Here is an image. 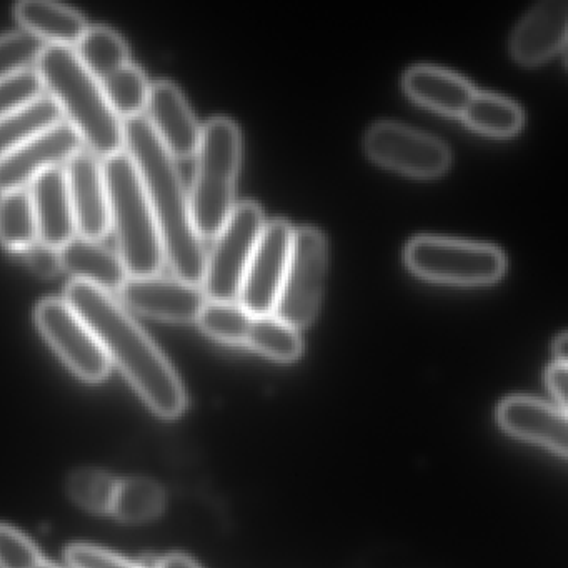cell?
Wrapping results in <instances>:
<instances>
[{"label": "cell", "mask_w": 568, "mask_h": 568, "mask_svg": "<svg viewBox=\"0 0 568 568\" xmlns=\"http://www.w3.org/2000/svg\"><path fill=\"white\" fill-rule=\"evenodd\" d=\"M165 507V494L158 481L134 477L118 481L111 515L125 524L154 520Z\"/></svg>", "instance_id": "cell-27"}, {"label": "cell", "mask_w": 568, "mask_h": 568, "mask_svg": "<svg viewBox=\"0 0 568 568\" xmlns=\"http://www.w3.org/2000/svg\"><path fill=\"white\" fill-rule=\"evenodd\" d=\"M64 172L79 235L101 241L111 231L109 192L101 159L89 151L78 152Z\"/></svg>", "instance_id": "cell-14"}, {"label": "cell", "mask_w": 568, "mask_h": 568, "mask_svg": "<svg viewBox=\"0 0 568 568\" xmlns=\"http://www.w3.org/2000/svg\"><path fill=\"white\" fill-rule=\"evenodd\" d=\"M497 420L520 440L550 448L567 457V412L531 397H510L498 405Z\"/></svg>", "instance_id": "cell-16"}, {"label": "cell", "mask_w": 568, "mask_h": 568, "mask_svg": "<svg viewBox=\"0 0 568 568\" xmlns=\"http://www.w3.org/2000/svg\"><path fill=\"white\" fill-rule=\"evenodd\" d=\"M81 148V138L65 121L39 132L0 161V194L28 189L42 172L68 164Z\"/></svg>", "instance_id": "cell-12"}, {"label": "cell", "mask_w": 568, "mask_h": 568, "mask_svg": "<svg viewBox=\"0 0 568 568\" xmlns=\"http://www.w3.org/2000/svg\"><path fill=\"white\" fill-rule=\"evenodd\" d=\"M367 154L378 164L414 178H437L450 165V151L440 139L398 122L382 121L365 135Z\"/></svg>", "instance_id": "cell-10"}, {"label": "cell", "mask_w": 568, "mask_h": 568, "mask_svg": "<svg viewBox=\"0 0 568 568\" xmlns=\"http://www.w3.org/2000/svg\"><path fill=\"white\" fill-rule=\"evenodd\" d=\"M554 355H555V362H560V364H567V357H568L567 332H561V334H558L557 337H555Z\"/></svg>", "instance_id": "cell-38"}, {"label": "cell", "mask_w": 568, "mask_h": 568, "mask_svg": "<svg viewBox=\"0 0 568 568\" xmlns=\"http://www.w3.org/2000/svg\"><path fill=\"white\" fill-rule=\"evenodd\" d=\"M101 88L112 112L122 122L141 118L142 112L148 108L151 84L142 69L132 62L109 75L105 81L101 82Z\"/></svg>", "instance_id": "cell-28"}, {"label": "cell", "mask_w": 568, "mask_h": 568, "mask_svg": "<svg viewBox=\"0 0 568 568\" xmlns=\"http://www.w3.org/2000/svg\"><path fill=\"white\" fill-rule=\"evenodd\" d=\"M42 561L41 551L28 535L0 524V568H36Z\"/></svg>", "instance_id": "cell-32"}, {"label": "cell", "mask_w": 568, "mask_h": 568, "mask_svg": "<svg viewBox=\"0 0 568 568\" xmlns=\"http://www.w3.org/2000/svg\"><path fill=\"white\" fill-rule=\"evenodd\" d=\"M155 568H201L195 564L192 558L185 557V555L174 554L168 555V557L159 560L158 567Z\"/></svg>", "instance_id": "cell-37"}, {"label": "cell", "mask_w": 568, "mask_h": 568, "mask_svg": "<svg viewBox=\"0 0 568 568\" xmlns=\"http://www.w3.org/2000/svg\"><path fill=\"white\" fill-rule=\"evenodd\" d=\"M34 69L91 154L105 161L124 152V122L112 112L101 84L79 61L74 48L45 45Z\"/></svg>", "instance_id": "cell-3"}, {"label": "cell", "mask_w": 568, "mask_h": 568, "mask_svg": "<svg viewBox=\"0 0 568 568\" xmlns=\"http://www.w3.org/2000/svg\"><path fill=\"white\" fill-rule=\"evenodd\" d=\"M42 91L44 88L36 69H29L8 81L0 82V119L31 104L41 98Z\"/></svg>", "instance_id": "cell-33"}, {"label": "cell", "mask_w": 568, "mask_h": 568, "mask_svg": "<svg viewBox=\"0 0 568 568\" xmlns=\"http://www.w3.org/2000/svg\"><path fill=\"white\" fill-rule=\"evenodd\" d=\"M241 152V131L231 119L214 118L202 128L189 192L192 219L202 241L217 237L234 211Z\"/></svg>", "instance_id": "cell-5"}, {"label": "cell", "mask_w": 568, "mask_h": 568, "mask_svg": "<svg viewBox=\"0 0 568 568\" xmlns=\"http://www.w3.org/2000/svg\"><path fill=\"white\" fill-rule=\"evenodd\" d=\"M16 19L26 32L45 45L74 48L88 32L84 16L75 9L45 0H24L14 8Z\"/></svg>", "instance_id": "cell-21"}, {"label": "cell", "mask_w": 568, "mask_h": 568, "mask_svg": "<svg viewBox=\"0 0 568 568\" xmlns=\"http://www.w3.org/2000/svg\"><path fill=\"white\" fill-rule=\"evenodd\" d=\"M22 254H24L26 264L31 268L32 274L38 275V277L52 278L61 274L62 262L59 248L38 241Z\"/></svg>", "instance_id": "cell-35"}, {"label": "cell", "mask_w": 568, "mask_h": 568, "mask_svg": "<svg viewBox=\"0 0 568 568\" xmlns=\"http://www.w3.org/2000/svg\"><path fill=\"white\" fill-rule=\"evenodd\" d=\"M119 295L122 304L138 314L178 324L197 321L207 302L201 285L159 275L129 277Z\"/></svg>", "instance_id": "cell-13"}, {"label": "cell", "mask_w": 568, "mask_h": 568, "mask_svg": "<svg viewBox=\"0 0 568 568\" xmlns=\"http://www.w3.org/2000/svg\"><path fill=\"white\" fill-rule=\"evenodd\" d=\"M61 121V109L49 95H41L31 104L0 119V161L39 132Z\"/></svg>", "instance_id": "cell-23"}, {"label": "cell", "mask_w": 568, "mask_h": 568, "mask_svg": "<svg viewBox=\"0 0 568 568\" xmlns=\"http://www.w3.org/2000/svg\"><path fill=\"white\" fill-rule=\"evenodd\" d=\"M254 315L237 302H205L197 324L209 337L229 345H245Z\"/></svg>", "instance_id": "cell-29"}, {"label": "cell", "mask_w": 568, "mask_h": 568, "mask_svg": "<svg viewBox=\"0 0 568 568\" xmlns=\"http://www.w3.org/2000/svg\"><path fill=\"white\" fill-rule=\"evenodd\" d=\"M462 118L470 128L495 138L517 134L524 124V112L518 104L490 92L475 91Z\"/></svg>", "instance_id": "cell-25"}, {"label": "cell", "mask_w": 568, "mask_h": 568, "mask_svg": "<svg viewBox=\"0 0 568 568\" xmlns=\"http://www.w3.org/2000/svg\"><path fill=\"white\" fill-rule=\"evenodd\" d=\"M124 151L144 184L165 261L171 264L175 277L202 285L207 254L192 219L187 189L178 164L162 148L144 115L124 122Z\"/></svg>", "instance_id": "cell-2"}, {"label": "cell", "mask_w": 568, "mask_h": 568, "mask_svg": "<svg viewBox=\"0 0 568 568\" xmlns=\"http://www.w3.org/2000/svg\"><path fill=\"white\" fill-rule=\"evenodd\" d=\"M412 272L435 282L484 285L498 281L507 267L500 248L458 239L422 235L405 248Z\"/></svg>", "instance_id": "cell-6"}, {"label": "cell", "mask_w": 568, "mask_h": 568, "mask_svg": "<svg viewBox=\"0 0 568 568\" xmlns=\"http://www.w3.org/2000/svg\"><path fill=\"white\" fill-rule=\"evenodd\" d=\"M102 165L119 257L131 277L158 275L165 261L164 247L134 162L124 151L105 159Z\"/></svg>", "instance_id": "cell-4"}, {"label": "cell", "mask_w": 568, "mask_h": 568, "mask_svg": "<svg viewBox=\"0 0 568 568\" xmlns=\"http://www.w3.org/2000/svg\"><path fill=\"white\" fill-rule=\"evenodd\" d=\"M292 237L294 227L288 222L272 221L264 225L239 292V304L252 315L274 314L291 257Z\"/></svg>", "instance_id": "cell-11"}, {"label": "cell", "mask_w": 568, "mask_h": 568, "mask_svg": "<svg viewBox=\"0 0 568 568\" xmlns=\"http://www.w3.org/2000/svg\"><path fill=\"white\" fill-rule=\"evenodd\" d=\"M59 251L62 271L71 274L75 282L91 285L105 294H119L122 285L131 277L119 254L105 247L101 241L75 235Z\"/></svg>", "instance_id": "cell-19"}, {"label": "cell", "mask_w": 568, "mask_h": 568, "mask_svg": "<svg viewBox=\"0 0 568 568\" xmlns=\"http://www.w3.org/2000/svg\"><path fill=\"white\" fill-rule=\"evenodd\" d=\"M39 241L38 221L29 189L0 194V245L24 252Z\"/></svg>", "instance_id": "cell-24"}, {"label": "cell", "mask_w": 568, "mask_h": 568, "mask_svg": "<svg viewBox=\"0 0 568 568\" xmlns=\"http://www.w3.org/2000/svg\"><path fill=\"white\" fill-rule=\"evenodd\" d=\"M36 325L65 365L89 384L104 381L111 361L88 322L64 301L45 298L36 307Z\"/></svg>", "instance_id": "cell-9"}, {"label": "cell", "mask_w": 568, "mask_h": 568, "mask_svg": "<svg viewBox=\"0 0 568 568\" xmlns=\"http://www.w3.org/2000/svg\"><path fill=\"white\" fill-rule=\"evenodd\" d=\"M118 481L108 471L82 468L74 471L68 481V491L79 507L92 514H111Z\"/></svg>", "instance_id": "cell-30"}, {"label": "cell", "mask_w": 568, "mask_h": 568, "mask_svg": "<svg viewBox=\"0 0 568 568\" xmlns=\"http://www.w3.org/2000/svg\"><path fill=\"white\" fill-rule=\"evenodd\" d=\"M74 51L99 84L131 62L124 39L105 26H89Z\"/></svg>", "instance_id": "cell-22"}, {"label": "cell", "mask_w": 568, "mask_h": 568, "mask_svg": "<svg viewBox=\"0 0 568 568\" xmlns=\"http://www.w3.org/2000/svg\"><path fill=\"white\" fill-rule=\"evenodd\" d=\"M29 194L38 221L39 241L51 247H64L78 232L64 169L42 172L31 182Z\"/></svg>", "instance_id": "cell-18"}, {"label": "cell", "mask_w": 568, "mask_h": 568, "mask_svg": "<svg viewBox=\"0 0 568 568\" xmlns=\"http://www.w3.org/2000/svg\"><path fill=\"white\" fill-rule=\"evenodd\" d=\"M545 381H547L548 390H550V394L554 395L555 402H557L558 404V408H560V410L567 412V364L554 362V364H551L550 367H548L547 377H545Z\"/></svg>", "instance_id": "cell-36"}, {"label": "cell", "mask_w": 568, "mask_h": 568, "mask_svg": "<svg viewBox=\"0 0 568 568\" xmlns=\"http://www.w3.org/2000/svg\"><path fill=\"white\" fill-rule=\"evenodd\" d=\"M65 558L71 568H142L95 545H72L65 551Z\"/></svg>", "instance_id": "cell-34"}, {"label": "cell", "mask_w": 568, "mask_h": 568, "mask_svg": "<svg viewBox=\"0 0 568 568\" xmlns=\"http://www.w3.org/2000/svg\"><path fill=\"white\" fill-rule=\"evenodd\" d=\"M145 111L155 138L174 161L194 158L202 128L178 85L169 81L151 84Z\"/></svg>", "instance_id": "cell-15"}, {"label": "cell", "mask_w": 568, "mask_h": 568, "mask_svg": "<svg viewBox=\"0 0 568 568\" xmlns=\"http://www.w3.org/2000/svg\"><path fill=\"white\" fill-rule=\"evenodd\" d=\"M65 302L88 322L111 364L125 375L154 414L178 418L187 405L184 385L161 348L112 295L72 281Z\"/></svg>", "instance_id": "cell-1"}, {"label": "cell", "mask_w": 568, "mask_h": 568, "mask_svg": "<svg viewBox=\"0 0 568 568\" xmlns=\"http://www.w3.org/2000/svg\"><path fill=\"white\" fill-rule=\"evenodd\" d=\"M245 347L277 362H294L304 351L298 328L292 327L277 315H254Z\"/></svg>", "instance_id": "cell-26"}, {"label": "cell", "mask_w": 568, "mask_h": 568, "mask_svg": "<svg viewBox=\"0 0 568 568\" xmlns=\"http://www.w3.org/2000/svg\"><path fill=\"white\" fill-rule=\"evenodd\" d=\"M568 12L564 0H544L521 18L511 36V55L520 64L535 65L564 51Z\"/></svg>", "instance_id": "cell-17"}, {"label": "cell", "mask_w": 568, "mask_h": 568, "mask_svg": "<svg viewBox=\"0 0 568 568\" xmlns=\"http://www.w3.org/2000/svg\"><path fill=\"white\" fill-rule=\"evenodd\" d=\"M36 568H61V567H58V565H54V564H49V561H42V564Z\"/></svg>", "instance_id": "cell-39"}, {"label": "cell", "mask_w": 568, "mask_h": 568, "mask_svg": "<svg viewBox=\"0 0 568 568\" xmlns=\"http://www.w3.org/2000/svg\"><path fill=\"white\" fill-rule=\"evenodd\" d=\"M404 89L418 104L448 115H462L475 94L467 79L427 64L414 65L405 72Z\"/></svg>", "instance_id": "cell-20"}, {"label": "cell", "mask_w": 568, "mask_h": 568, "mask_svg": "<svg viewBox=\"0 0 568 568\" xmlns=\"http://www.w3.org/2000/svg\"><path fill=\"white\" fill-rule=\"evenodd\" d=\"M44 48V42L26 31L0 38V82L34 69Z\"/></svg>", "instance_id": "cell-31"}, {"label": "cell", "mask_w": 568, "mask_h": 568, "mask_svg": "<svg viewBox=\"0 0 568 568\" xmlns=\"http://www.w3.org/2000/svg\"><path fill=\"white\" fill-rule=\"evenodd\" d=\"M327 245L314 227L294 229L291 257L274 315L292 327H307L321 307L324 292Z\"/></svg>", "instance_id": "cell-8"}, {"label": "cell", "mask_w": 568, "mask_h": 568, "mask_svg": "<svg viewBox=\"0 0 568 568\" xmlns=\"http://www.w3.org/2000/svg\"><path fill=\"white\" fill-rule=\"evenodd\" d=\"M264 214L254 202H242L214 239V247L205 257L202 291L214 302H235L247 271L252 252L264 231Z\"/></svg>", "instance_id": "cell-7"}]
</instances>
